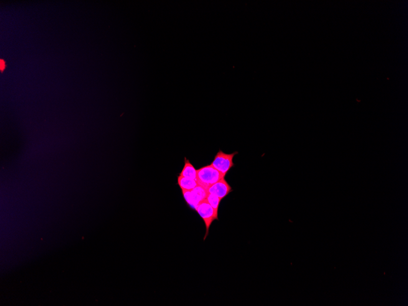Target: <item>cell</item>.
I'll return each mask as SVG.
<instances>
[{"label":"cell","mask_w":408,"mask_h":306,"mask_svg":"<svg viewBox=\"0 0 408 306\" xmlns=\"http://www.w3.org/2000/svg\"><path fill=\"white\" fill-rule=\"evenodd\" d=\"M196 211H197L199 215H200L201 217L203 219L204 223H205L206 227V234L205 237H204V239H205L206 237H207L209 229H210L211 224H212L213 222L216 220H216H218V215L216 213L215 210H214L212 206L208 204L206 200L203 201V202L198 206V207L196 209Z\"/></svg>","instance_id":"277c9868"},{"label":"cell","mask_w":408,"mask_h":306,"mask_svg":"<svg viewBox=\"0 0 408 306\" xmlns=\"http://www.w3.org/2000/svg\"><path fill=\"white\" fill-rule=\"evenodd\" d=\"M182 194L187 205L193 210H196L198 206L206 200L208 193L207 190L198 185L193 190H182Z\"/></svg>","instance_id":"7a4b0ae2"},{"label":"cell","mask_w":408,"mask_h":306,"mask_svg":"<svg viewBox=\"0 0 408 306\" xmlns=\"http://www.w3.org/2000/svg\"><path fill=\"white\" fill-rule=\"evenodd\" d=\"M237 154L238 152L228 154L219 150L211 165L225 177L227 173L234 167L233 159Z\"/></svg>","instance_id":"3957f363"},{"label":"cell","mask_w":408,"mask_h":306,"mask_svg":"<svg viewBox=\"0 0 408 306\" xmlns=\"http://www.w3.org/2000/svg\"><path fill=\"white\" fill-rule=\"evenodd\" d=\"M177 184L179 186L182 190H191L197 187L198 183L197 181L192 178L182 177L178 176Z\"/></svg>","instance_id":"8992f818"},{"label":"cell","mask_w":408,"mask_h":306,"mask_svg":"<svg viewBox=\"0 0 408 306\" xmlns=\"http://www.w3.org/2000/svg\"><path fill=\"white\" fill-rule=\"evenodd\" d=\"M0 65H1V70H3L5 67L4 61L1 60V62H0Z\"/></svg>","instance_id":"9c48e42d"},{"label":"cell","mask_w":408,"mask_h":306,"mask_svg":"<svg viewBox=\"0 0 408 306\" xmlns=\"http://www.w3.org/2000/svg\"><path fill=\"white\" fill-rule=\"evenodd\" d=\"M180 175L182 177L192 178V179L195 180H196V177H197V170L191 164L190 160L187 159V158H185L184 167H183Z\"/></svg>","instance_id":"52a82bcc"},{"label":"cell","mask_w":408,"mask_h":306,"mask_svg":"<svg viewBox=\"0 0 408 306\" xmlns=\"http://www.w3.org/2000/svg\"><path fill=\"white\" fill-rule=\"evenodd\" d=\"M232 191V187L224 178L211 186L207 190L208 193L217 196L221 200L226 198Z\"/></svg>","instance_id":"5b68a950"},{"label":"cell","mask_w":408,"mask_h":306,"mask_svg":"<svg viewBox=\"0 0 408 306\" xmlns=\"http://www.w3.org/2000/svg\"><path fill=\"white\" fill-rule=\"evenodd\" d=\"M206 200L212 206L216 213L218 215V208L219 205H220L221 199L215 195H212V194L208 193L207 196H206Z\"/></svg>","instance_id":"ba28073f"},{"label":"cell","mask_w":408,"mask_h":306,"mask_svg":"<svg viewBox=\"0 0 408 306\" xmlns=\"http://www.w3.org/2000/svg\"><path fill=\"white\" fill-rule=\"evenodd\" d=\"M224 177H225L220 172L210 165L201 168L197 170L196 181L199 185L202 186L206 190H208L211 186Z\"/></svg>","instance_id":"6da1fadb"}]
</instances>
